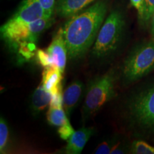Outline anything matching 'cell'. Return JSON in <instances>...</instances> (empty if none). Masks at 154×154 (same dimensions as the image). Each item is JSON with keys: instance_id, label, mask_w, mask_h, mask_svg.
<instances>
[{"instance_id": "cell-20", "label": "cell", "mask_w": 154, "mask_h": 154, "mask_svg": "<svg viewBox=\"0 0 154 154\" xmlns=\"http://www.w3.org/2000/svg\"><path fill=\"white\" fill-rule=\"evenodd\" d=\"M38 1L44 9L45 17H52L55 6V0H38Z\"/></svg>"}, {"instance_id": "cell-12", "label": "cell", "mask_w": 154, "mask_h": 154, "mask_svg": "<svg viewBox=\"0 0 154 154\" xmlns=\"http://www.w3.org/2000/svg\"><path fill=\"white\" fill-rule=\"evenodd\" d=\"M62 74L60 69L56 66L44 67L42 73V82L44 88L51 94L62 91Z\"/></svg>"}, {"instance_id": "cell-7", "label": "cell", "mask_w": 154, "mask_h": 154, "mask_svg": "<svg viewBox=\"0 0 154 154\" xmlns=\"http://www.w3.org/2000/svg\"><path fill=\"white\" fill-rule=\"evenodd\" d=\"M45 16L38 0H24L14 14L1 26V35L16 30Z\"/></svg>"}, {"instance_id": "cell-3", "label": "cell", "mask_w": 154, "mask_h": 154, "mask_svg": "<svg viewBox=\"0 0 154 154\" xmlns=\"http://www.w3.org/2000/svg\"><path fill=\"white\" fill-rule=\"evenodd\" d=\"M115 75L109 72L94 79L89 84L82 109V118L95 113L115 96Z\"/></svg>"}, {"instance_id": "cell-18", "label": "cell", "mask_w": 154, "mask_h": 154, "mask_svg": "<svg viewBox=\"0 0 154 154\" xmlns=\"http://www.w3.org/2000/svg\"><path fill=\"white\" fill-rule=\"evenodd\" d=\"M75 131L73 128L72 125L69 123V121L66 124L62 125L58 129V134L62 140H67L70 138V136L74 134Z\"/></svg>"}, {"instance_id": "cell-4", "label": "cell", "mask_w": 154, "mask_h": 154, "mask_svg": "<svg viewBox=\"0 0 154 154\" xmlns=\"http://www.w3.org/2000/svg\"><path fill=\"white\" fill-rule=\"evenodd\" d=\"M154 69V38L139 44L125 59L123 74L128 82H134Z\"/></svg>"}, {"instance_id": "cell-9", "label": "cell", "mask_w": 154, "mask_h": 154, "mask_svg": "<svg viewBox=\"0 0 154 154\" xmlns=\"http://www.w3.org/2000/svg\"><path fill=\"white\" fill-rule=\"evenodd\" d=\"M93 128H82L74 131L67 140L64 151L68 154H79L94 134Z\"/></svg>"}, {"instance_id": "cell-15", "label": "cell", "mask_w": 154, "mask_h": 154, "mask_svg": "<svg viewBox=\"0 0 154 154\" xmlns=\"http://www.w3.org/2000/svg\"><path fill=\"white\" fill-rule=\"evenodd\" d=\"M9 131L7 122L2 117L0 119V151L5 153L7 151L9 143Z\"/></svg>"}, {"instance_id": "cell-22", "label": "cell", "mask_w": 154, "mask_h": 154, "mask_svg": "<svg viewBox=\"0 0 154 154\" xmlns=\"http://www.w3.org/2000/svg\"><path fill=\"white\" fill-rule=\"evenodd\" d=\"M49 106L56 108H63L62 91L57 92L54 94H51V99Z\"/></svg>"}, {"instance_id": "cell-13", "label": "cell", "mask_w": 154, "mask_h": 154, "mask_svg": "<svg viewBox=\"0 0 154 154\" xmlns=\"http://www.w3.org/2000/svg\"><path fill=\"white\" fill-rule=\"evenodd\" d=\"M51 99V94L44 88L42 84L39 85L34 90L32 96V113L37 115L50 104Z\"/></svg>"}, {"instance_id": "cell-24", "label": "cell", "mask_w": 154, "mask_h": 154, "mask_svg": "<svg viewBox=\"0 0 154 154\" xmlns=\"http://www.w3.org/2000/svg\"><path fill=\"white\" fill-rule=\"evenodd\" d=\"M150 20H151V33L153 38H154V11Z\"/></svg>"}, {"instance_id": "cell-23", "label": "cell", "mask_w": 154, "mask_h": 154, "mask_svg": "<svg viewBox=\"0 0 154 154\" xmlns=\"http://www.w3.org/2000/svg\"><path fill=\"white\" fill-rule=\"evenodd\" d=\"M154 11V0H146V11L144 22H148Z\"/></svg>"}, {"instance_id": "cell-2", "label": "cell", "mask_w": 154, "mask_h": 154, "mask_svg": "<svg viewBox=\"0 0 154 154\" xmlns=\"http://www.w3.org/2000/svg\"><path fill=\"white\" fill-rule=\"evenodd\" d=\"M124 27L122 14L118 10L113 11L100 29L92 49V55L96 58H103L114 52L121 42Z\"/></svg>"}, {"instance_id": "cell-19", "label": "cell", "mask_w": 154, "mask_h": 154, "mask_svg": "<svg viewBox=\"0 0 154 154\" xmlns=\"http://www.w3.org/2000/svg\"><path fill=\"white\" fill-rule=\"evenodd\" d=\"M130 1L133 7L137 10L139 19L143 22L146 11V0H130Z\"/></svg>"}, {"instance_id": "cell-1", "label": "cell", "mask_w": 154, "mask_h": 154, "mask_svg": "<svg viewBox=\"0 0 154 154\" xmlns=\"http://www.w3.org/2000/svg\"><path fill=\"white\" fill-rule=\"evenodd\" d=\"M106 12V2L97 1L71 17L61 28L69 59L82 57L95 42Z\"/></svg>"}, {"instance_id": "cell-17", "label": "cell", "mask_w": 154, "mask_h": 154, "mask_svg": "<svg viewBox=\"0 0 154 154\" xmlns=\"http://www.w3.org/2000/svg\"><path fill=\"white\" fill-rule=\"evenodd\" d=\"M36 59L38 62L44 67L55 66L52 57L47 52V50L44 51L42 49H38L36 51Z\"/></svg>"}, {"instance_id": "cell-11", "label": "cell", "mask_w": 154, "mask_h": 154, "mask_svg": "<svg viewBox=\"0 0 154 154\" xmlns=\"http://www.w3.org/2000/svg\"><path fill=\"white\" fill-rule=\"evenodd\" d=\"M84 85L80 81H75L69 85L63 94V109L69 116L79 101Z\"/></svg>"}, {"instance_id": "cell-5", "label": "cell", "mask_w": 154, "mask_h": 154, "mask_svg": "<svg viewBox=\"0 0 154 154\" xmlns=\"http://www.w3.org/2000/svg\"><path fill=\"white\" fill-rule=\"evenodd\" d=\"M129 110L135 122L154 132V85L135 96L129 105Z\"/></svg>"}, {"instance_id": "cell-8", "label": "cell", "mask_w": 154, "mask_h": 154, "mask_svg": "<svg viewBox=\"0 0 154 154\" xmlns=\"http://www.w3.org/2000/svg\"><path fill=\"white\" fill-rule=\"evenodd\" d=\"M47 51L52 57L55 66L60 69L61 72H64L68 57V51L61 28L54 36L51 44L47 49Z\"/></svg>"}, {"instance_id": "cell-6", "label": "cell", "mask_w": 154, "mask_h": 154, "mask_svg": "<svg viewBox=\"0 0 154 154\" xmlns=\"http://www.w3.org/2000/svg\"><path fill=\"white\" fill-rule=\"evenodd\" d=\"M52 22V17H43L26 26L1 36L11 47L17 50L21 44L36 42L38 36L51 26Z\"/></svg>"}, {"instance_id": "cell-16", "label": "cell", "mask_w": 154, "mask_h": 154, "mask_svg": "<svg viewBox=\"0 0 154 154\" xmlns=\"http://www.w3.org/2000/svg\"><path fill=\"white\" fill-rule=\"evenodd\" d=\"M131 151L135 154H154V147L143 140L133 142Z\"/></svg>"}, {"instance_id": "cell-10", "label": "cell", "mask_w": 154, "mask_h": 154, "mask_svg": "<svg viewBox=\"0 0 154 154\" xmlns=\"http://www.w3.org/2000/svg\"><path fill=\"white\" fill-rule=\"evenodd\" d=\"M97 0H58L56 11L59 17L68 18L78 14Z\"/></svg>"}, {"instance_id": "cell-14", "label": "cell", "mask_w": 154, "mask_h": 154, "mask_svg": "<svg viewBox=\"0 0 154 154\" xmlns=\"http://www.w3.org/2000/svg\"><path fill=\"white\" fill-rule=\"evenodd\" d=\"M47 119L50 125L54 126H61L69 121L68 116L63 108L50 106L47 113Z\"/></svg>"}, {"instance_id": "cell-21", "label": "cell", "mask_w": 154, "mask_h": 154, "mask_svg": "<svg viewBox=\"0 0 154 154\" xmlns=\"http://www.w3.org/2000/svg\"><path fill=\"white\" fill-rule=\"evenodd\" d=\"M114 143L111 141H103L97 146L94 153L96 154H109L111 153Z\"/></svg>"}]
</instances>
